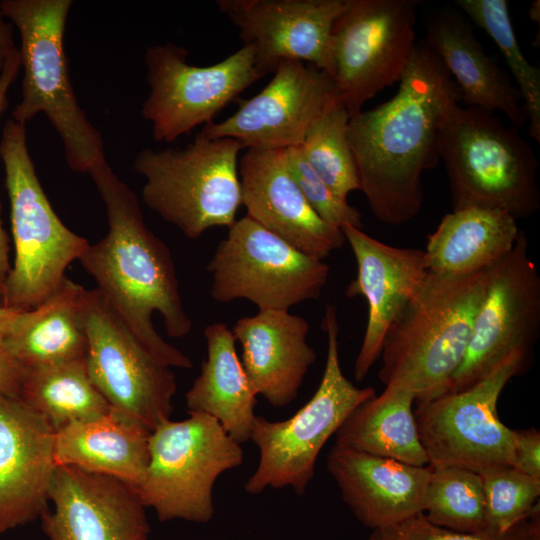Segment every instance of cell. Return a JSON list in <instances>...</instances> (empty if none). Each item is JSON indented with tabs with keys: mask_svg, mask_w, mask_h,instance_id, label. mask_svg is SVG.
<instances>
[{
	"mask_svg": "<svg viewBox=\"0 0 540 540\" xmlns=\"http://www.w3.org/2000/svg\"><path fill=\"white\" fill-rule=\"evenodd\" d=\"M398 83L387 102L351 116L347 133L359 190L373 215L394 226L420 212L422 173L436 164L440 125L460 102L456 84L426 40L416 43Z\"/></svg>",
	"mask_w": 540,
	"mask_h": 540,
	"instance_id": "1",
	"label": "cell"
},
{
	"mask_svg": "<svg viewBox=\"0 0 540 540\" xmlns=\"http://www.w3.org/2000/svg\"><path fill=\"white\" fill-rule=\"evenodd\" d=\"M88 175L104 203L108 232L79 257L104 296L139 341L170 368L191 369V359L167 343L152 321L163 320L168 336L192 330L179 290L176 268L167 245L145 224L137 195L107 161Z\"/></svg>",
	"mask_w": 540,
	"mask_h": 540,
	"instance_id": "2",
	"label": "cell"
},
{
	"mask_svg": "<svg viewBox=\"0 0 540 540\" xmlns=\"http://www.w3.org/2000/svg\"><path fill=\"white\" fill-rule=\"evenodd\" d=\"M486 280L487 270L465 276L428 272L383 340L384 386L407 388L415 401L442 393L465 356Z\"/></svg>",
	"mask_w": 540,
	"mask_h": 540,
	"instance_id": "3",
	"label": "cell"
},
{
	"mask_svg": "<svg viewBox=\"0 0 540 540\" xmlns=\"http://www.w3.org/2000/svg\"><path fill=\"white\" fill-rule=\"evenodd\" d=\"M437 150L453 209H499L516 220L538 211L537 156L517 128L493 112L453 105L440 125Z\"/></svg>",
	"mask_w": 540,
	"mask_h": 540,
	"instance_id": "4",
	"label": "cell"
},
{
	"mask_svg": "<svg viewBox=\"0 0 540 540\" xmlns=\"http://www.w3.org/2000/svg\"><path fill=\"white\" fill-rule=\"evenodd\" d=\"M71 0H3L0 11L21 36V100L12 119L26 125L43 113L57 132L68 167L88 174L106 161L101 133L90 122L73 89L64 32Z\"/></svg>",
	"mask_w": 540,
	"mask_h": 540,
	"instance_id": "5",
	"label": "cell"
},
{
	"mask_svg": "<svg viewBox=\"0 0 540 540\" xmlns=\"http://www.w3.org/2000/svg\"><path fill=\"white\" fill-rule=\"evenodd\" d=\"M0 158L10 203L14 262L4 282L0 307L23 312L42 303L64 280L66 268L88 247L52 208L27 145L26 125L8 119Z\"/></svg>",
	"mask_w": 540,
	"mask_h": 540,
	"instance_id": "6",
	"label": "cell"
},
{
	"mask_svg": "<svg viewBox=\"0 0 540 540\" xmlns=\"http://www.w3.org/2000/svg\"><path fill=\"white\" fill-rule=\"evenodd\" d=\"M322 327L327 336V355L313 396L286 420L255 417L250 440L259 450V461L244 484L245 491L251 495L267 488L285 487L303 495L314 477L317 458L326 442L360 404L376 395L372 387L355 386L341 369L334 305L326 306Z\"/></svg>",
	"mask_w": 540,
	"mask_h": 540,
	"instance_id": "7",
	"label": "cell"
},
{
	"mask_svg": "<svg viewBox=\"0 0 540 540\" xmlns=\"http://www.w3.org/2000/svg\"><path fill=\"white\" fill-rule=\"evenodd\" d=\"M231 138H210L201 131L183 149H142L133 169L145 182L142 200L187 238L212 227H230L242 205L239 153Z\"/></svg>",
	"mask_w": 540,
	"mask_h": 540,
	"instance_id": "8",
	"label": "cell"
},
{
	"mask_svg": "<svg viewBox=\"0 0 540 540\" xmlns=\"http://www.w3.org/2000/svg\"><path fill=\"white\" fill-rule=\"evenodd\" d=\"M188 413L185 420L169 419L151 431L149 462L136 487L144 506L161 522H209L217 478L243 462L240 444L215 418Z\"/></svg>",
	"mask_w": 540,
	"mask_h": 540,
	"instance_id": "9",
	"label": "cell"
},
{
	"mask_svg": "<svg viewBox=\"0 0 540 540\" xmlns=\"http://www.w3.org/2000/svg\"><path fill=\"white\" fill-rule=\"evenodd\" d=\"M188 55L183 46L171 42L152 45L145 52L149 94L141 114L152 124L156 142H172L213 122L239 94L269 73L249 45L210 66L192 65Z\"/></svg>",
	"mask_w": 540,
	"mask_h": 540,
	"instance_id": "10",
	"label": "cell"
},
{
	"mask_svg": "<svg viewBox=\"0 0 540 540\" xmlns=\"http://www.w3.org/2000/svg\"><path fill=\"white\" fill-rule=\"evenodd\" d=\"M528 358L513 353L470 387L415 401V421L428 465L479 473L511 466L514 430L499 418L497 403Z\"/></svg>",
	"mask_w": 540,
	"mask_h": 540,
	"instance_id": "11",
	"label": "cell"
},
{
	"mask_svg": "<svg viewBox=\"0 0 540 540\" xmlns=\"http://www.w3.org/2000/svg\"><path fill=\"white\" fill-rule=\"evenodd\" d=\"M207 270L214 301L245 299L265 311L319 298L330 267L244 216L228 228Z\"/></svg>",
	"mask_w": 540,
	"mask_h": 540,
	"instance_id": "12",
	"label": "cell"
},
{
	"mask_svg": "<svg viewBox=\"0 0 540 540\" xmlns=\"http://www.w3.org/2000/svg\"><path fill=\"white\" fill-rule=\"evenodd\" d=\"M417 0H347L331 39V78L350 117L398 82L415 47Z\"/></svg>",
	"mask_w": 540,
	"mask_h": 540,
	"instance_id": "13",
	"label": "cell"
},
{
	"mask_svg": "<svg viewBox=\"0 0 540 540\" xmlns=\"http://www.w3.org/2000/svg\"><path fill=\"white\" fill-rule=\"evenodd\" d=\"M85 363L110 406L150 431L169 420L176 379L170 367L133 334L96 288L84 289Z\"/></svg>",
	"mask_w": 540,
	"mask_h": 540,
	"instance_id": "14",
	"label": "cell"
},
{
	"mask_svg": "<svg viewBox=\"0 0 540 540\" xmlns=\"http://www.w3.org/2000/svg\"><path fill=\"white\" fill-rule=\"evenodd\" d=\"M539 331L540 275L520 231L512 250L487 270L465 356L442 393L470 387L513 353L529 358Z\"/></svg>",
	"mask_w": 540,
	"mask_h": 540,
	"instance_id": "15",
	"label": "cell"
},
{
	"mask_svg": "<svg viewBox=\"0 0 540 540\" xmlns=\"http://www.w3.org/2000/svg\"><path fill=\"white\" fill-rule=\"evenodd\" d=\"M270 82L238 110L201 129L210 138H231L243 149L299 147L312 124L339 101L329 75L297 60L278 63Z\"/></svg>",
	"mask_w": 540,
	"mask_h": 540,
	"instance_id": "16",
	"label": "cell"
},
{
	"mask_svg": "<svg viewBox=\"0 0 540 540\" xmlns=\"http://www.w3.org/2000/svg\"><path fill=\"white\" fill-rule=\"evenodd\" d=\"M41 528L49 540H148L146 507L136 487L71 465L55 468Z\"/></svg>",
	"mask_w": 540,
	"mask_h": 540,
	"instance_id": "17",
	"label": "cell"
},
{
	"mask_svg": "<svg viewBox=\"0 0 540 540\" xmlns=\"http://www.w3.org/2000/svg\"><path fill=\"white\" fill-rule=\"evenodd\" d=\"M216 5L269 73L282 60L327 73L333 27L347 0H217Z\"/></svg>",
	"mask_w": 540,
	"mask_h": 540,
	"instance_id": "18",
	"label": "cell"
},
{
	"mask_svg": "<svg viewBox=\"0 0 540 540\" xmlns=\"http://www.w3.org/2000/svg\"><path fill=\"white\" fill-rule=\"evenodd\" d=\"M355 257L356 277L345 294L362 296L367 323L354 364V378L362 381L379 359L383 340L428 274L424 250L396 247L344 224L340 228Z\"/></svg>",
	"mask_w": 540,
	"mask_h": 540,
	"instance_id": "19",
	"label": "cell"
},
{
	"mask_svg": "<svg viewBox=\"0 0 540 540\" xmlns=\"http://www.w3.org/2000/svg\"><path fill=\"white\" fill-rule=\"evenodd\" d=\"M55 431L19 398L0 395V535L48 509Z\"/></svg>",
	"mask_w": 540,
	"mask_h": 540,
	"instance_id": "20",
	"label": "cell"
},
{
	"mask_svg": "<svg viewBox=\"0 0 540 540\" xmlns=\"http://www.w3.org/2000/svg\"><path fill=\"white\" fill-rule=\"evenodd\" d=\"M238 171L247 217L321 260L343 246L341 230L325 223L306 201L289 171L284 150L246 149Z\"/></svg>",
	"mask_w": 540,
	"mask_h": 540,
	"instance_id": "21",
	"label": "cell"
},
{
	"mask_svg": "<svg viewBox=\"0 0 540 540\" xmlns=\"http://www.w3.org/2000/svg\"><path fill=\"white\" fill-rule=\"evenodd\" d=\"M326 466L343 501L371 530L423 512L429 465H409L334 445Z\"/></svg>",
	"mask_w": 540,
	"mask_h": 540,
	"instance_id": "22",
	"label": "cell"
},
{
	"mask_svg": "<svg viewBox=\"0 0 540 540\" xmlns=\"http://www.w3.org/2000/svg\"><path fill=\"white\" fill-rule=\"evenodd\" d=\"M309 328L305 318L289 310H265L239 318L231 329L241 345V362L253 391L273 407L297 398L316 361L307 342Z\"/></svg>",
	"mask_w": 540,
	"mask_h": 540,
	"instance_id": "23",
	"label": "cell"
},
{
	"mask_svg": "<svg viewBox=\"0 0 540 540\" xmlns=\"http://www.w3.org/2000/svg\"><path fill=\"white\" fill-rule=\"evenodd\" d=\"M425 39L447 70L467 106L503 113L516 128L527 115L516 86L485 53L468 18L457 8H442L426 22Z\"/></svg>",
	"mask_w": 540,
	"mask_h": 540,
	"instance_id": "24",
	"label": "cell"
},
{
	"mask_svg": "<svg viewBox=\"0 0 540 540\" xmlns=\"http://www.w3.org/2000/svg\"><path fill=\"white\" fill-rule=\"evenodd\" d=\"M151 431L115 409L55 431L56 465H71L135 487L149 462Z\"/></svg>",
	"mask_w": 540,
	"mask_h": 540,
	"instance_id": "25",
	"label": "cell"
},
{
	"mask_svg": "<svg viewBox=\"0 0 540 540\" xmlns=\"http://www.w3.org/2000/svg\"><path fill=\"white\" fill-rule=\"evenodd\" d=\"M520 229L509 213L492 208L453 209L428 235V271L465 276L490 269L514 247Z\"/></svg>",
	"mask_w": 540,
	"mask_h": 540,
	"instance_id": "26",
	"label": "cell"
},
{
	"mask_svg": "<svg viewBox=\"0 0 540 540\" xmlns=\"http://www.w3.org/2000/svg\"><path fill=\"white\" fill-rule=\"evenodd\" d=\"M207 358L186 392L188 412L215 418L240 445L250 440L257 395L236 351L232 330L222 322L204 329Z\"/></svg>",
	"mask_w": 540,
	"mask_h": 540,
	"instance_id": "27",
	"label": "cell"
},
{
	"mask_svg": "<svg viewBox=\"0 0 540 540\" xmlns=\"http://www.w3.org/2000/svg\"><path fill=\"white\" fill-rule=\"evenodd\" d=\"M84 289L65 277L42 303L17 313L9 331L1 336L24 369L85 359Z\"/></svg>",
	"mask_w": 540,
	"mask_h": 540,
	"instance_id": "28",
	"label": "cell"
},
{
	"mask_svg": "<svg viewBox=\"0 0 540 540\" xmlns=\"http://www.w3.org/2000/svg\"><path fill=\"white\" fill-rule=\"evenodd\" d=\"M416 396L401 386H385L383 392L360 404L335 434V445L390 458L414 466H427L413 403Z\"/></svg>",
	"mask_w": 540,
	"mask_h": 540,
	"instance_id": "29",
	"label": "cell"
},
{
	"mask_svg": "<svg viewBox=\"0 0 540 540\" xmlns=\"http://www.w3.org/2000/svg\"><path fill=\"white\" fill-rule=\"evenodd\" d=\"M19 399L54 431L112 409L92 383L85 359L25 368Z\"/></svg>",
	"mask_w": 540,
	"mask_h": 540,
	"instance_id": "30",
	"label": "cell"
},
{
	"mask_svg": "<svg viewBox=\"0 0 540 540\" xmlns=\"http://www.w3.org/2000/svg\"><path fill=\"white\" fill-rule=\"evenodd\" d=\"M430 468L424 516L442 528L486 537V502L479 474L453 466Z\"/></svg>",
	"mask_w": 540,
	"mask_h": 540,
	"instance_id": "31",
	"label": "cell"
},
{
	"mask_svg": "<svg viewBox=\"0 0 540 540\" xmlns=\"http://www.w3.org/2000/svg\"><path fill=\"white\" fill-rule=\"evenodd\" d=\"M458 8L495 42L517 83L529 136L540 142V71L528 62L518 44L506 0H457Z\"/></svg>",
	"mask_w": 540,
	"mask_h": 540,
	"instance_id": "32",
	"label": "cell"
},
{
	"mask_svg": "<svg viewBox=\"0 0 540 540\" xmlns=\"http://www.w3.org/2000/svg\"><path fill=\"white\" fill-rule=\"evenodd\" d=\"M349 119L345 106L337 101L312 124L299 146L310 167L343 199L359 190L347 134Z\"/></svg>",
	"mask_w": 540,
	"mask_h": 540,
	"instance_id": "33",
	"label": "cell"
},
{
	"mask_svg": "<svg viewBox=\"0 0 540 540\" xmlns=\"http://www.w3.org/2000/svg\"><path fill=\"white\" fill-rule=\"evenodd\" d=\"M486 502V537L502 540L539 504L540 480L511 466L478 473Z\"/></svg>",
	"mask_w": 540,
	"mask_h": 540,
	"instance_id": "34",
	"label": "cell"
},
{
	"mask_svg": "<svg viewBox=\"0 0 540 540\" xmlns=\"http://www.w3.org/2000/svg\"><path fill=\"white\" fill-rule=\"evenodd\" d=\"M289 171L313 211L328 225L344 224L362 228L361 213L347 199L338 196L304 159L299 147L284 149Z\"/></svg>",
	"mask_w": 540,
	"mask_h": 540,
	"instance_id": "35",
	"label": "cell"
},
{
	"mask_svg": "<svg viewBox=\"0 0 540 540\" xmlns=\"http://www.w3.org/2000/svg\"><path fill=\"white\" fill-rule=\"evenodd\" d=\"M368 540H497L457 533L430 522L423 513L396 524L372 530ZM503 540V539H502Z\"/></svg>",
	"mask_w": 540,
	"mask_h": 540,
	"instance_id": "36",
	"label": "cell"
},
{
	"mask_svg": "<svg viewBox=\"0 0 540 540\" xmlns=\"http://www.w3.org/2000/svg\"><path fill=\"white\" fill-rule=\"evenodd\" d=\"M511 467L540 480L539 430H514Z\"/></svg>",
	"mask_w": 540,
	"mask_h": 540,
	"instance_id": "37",
	"label": "cell"
},
{
	"mask_svg": "<svg viewBox=\"0 0 540 540\" xmlns=\"http://www.w3.org/2000/svg\"><path fill=\"white\" fill-rule=\"evenodd\" d=\"M21 68L19 50L6 62L4 70L0 77V119L8 107L7 93L13 82L15 81L18 72ZM1 213V205H0ZM11 268L9 261V238L5 231L0 215V295L4 286L5 279Z\"/></svg>",
	"mask_w": 540,
	"mask_h": 540,
	"instance_id": "38",
	"label": "cell"
},
{
	"mask_svg": "<svg viewBox=\"0 0 540 540\" xmlns=\"http://www.w3.org/2000/svg\"><path fill=\"white\" fill-rule=\"evenodd\" d=\"M24 368L13 357L0 335V395L19 398Z\"/></svg>",
	"mask_w": 540,
	"mask_h": 540,
	"instance_id": "39",
	"label": "cell"
},
{
	"mask_svg": "<svg viewBox=\"0 0 540 540\" xmlns=\"http://www.w3.org/2000/svg\"><path fill=\"white\" fill-rule=\"evenodd\" d=\"M503 540H540V505L514 526Z\"/></svg>",
	"mask_w": 540,
	"mask_h": 540,
	"instance_id": "40",
	"label": "cell"
},
{
	"mask_svg": "<svg viewBox=\"0 0 540 540\" xmlns=\"http://www.w3.org/2000/svg\"><path fill=\"white\" fill-rule=\"evenodd\" d=\"M18 48L15 46L13 38V25L6 21L0 11V77L6 62L11 58Z\"/></svg>",
	"mask_w": 540,
	"mask_h": 540,
	"instance_id": "41",
	"label": "cell"
},
{
	"mask_svg": "<svg viewBox=\"0 0 540 540\" xmlns=\"http://www.w3.org/2000/svg\"><path fill=\"white\" fill-rule=\"evenodd\" d=\"M17 313L0 307V335L9 331Z\"/></svg>",
	"mask_w": 540,
	"mask_h": 540,
	"instance_id": "42",
	"label": "cell"
},
{
	"mask_svg": "<svg viewBox=\"0 0 540 540\" xmlns=\"http://www.w3.org/2000/svg\"><path fill=\"white\" fill-rule=\"evenodd\" d=\"M539 1L533 2L529 9V17L532 19V21L537 22L539 24Z\"/></svg>",
	"mask_w": 540,
	"mask_h": 540,
	"instance_id": "43",
	"label": "cell"
}]
</instances>
